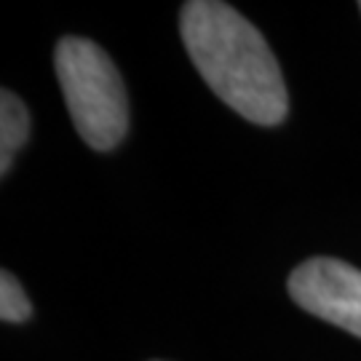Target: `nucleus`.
<instances>
[{"label":"nucleus","instance_id":"nucleus-1","mask_svg":"<svg viewBox=\"0 0 361 361\" xmlns=\"http://www.w3.org/2000/svg\"><path fill=\"white\" fill-rule=\"evenodd\" d=\"M182 40L195 70L231 110L257 126L289 113L281 67L262 32L228 3L190 0L180 13Z\"/></svg>","mask_w":361,"mask_h":361},{"label":"nucleus","instance_id":"nucleus-2","mask_svg":"<svg viewBox=\"0 0 361 361\" xmlns=\"http://www.w3.org/2000/svg\"><path fill=\"white\" fill-rule=\"evenodd\" d=\"M54 65L67 110L83 142L113 150L129 131V97L113 59L89 38L59 40Z\"/></svg>","mask_w":361,"mask_h":361},{"label":"nucleus","instance_id":"nucleus-3","mask_svg":"<svg viewBox=\"0 0 361 361\" xmlns=\"http://www.w3.org/2000/svg\"><path fill=\"white\" fill-rule=\"evenodd\" d=\"M289 297L302 310L361 337V271L335 257H313L289 276Z\"/></svg>","mask_w":361,"mask_h":361},{"label":"nucleus","instance_id":"nucleus-4","mask_svg":"<svg viewBox=\"0 0 361 361\" xmlns=\"http://www.w3.org/2000/svg\"><path fill=\"white\" fill-rule=\"evenodd\" d=\"M30 137V113L25 102L13 94L3 89L0 94V174L6 177L13 166V158L19 147Z\"/></svg>","mask_w":361,"mask_h":361},{"label":"nucleus","instance_id":"nucleus-5","mask_svg":"<svg viewBox=\"0 0 361 361\" xmlns=\"http://www.w3.org/2000/svg\"><path fill=\"white\" fill-rule=\"evenodd\" d=\"M32 316V302L27 300L19 279L11 271L0 273V319L8 324H22Z\"/></svg>","mask_w":361,"mask_h":361},{"label":"nucleus","instance_id":"nucleus-6","mask_svg":"<svg viewBox=\"0 0 361 361\" xmlns=\"http://www.w3.org/2000/svg\"><path fill=\"white\" fill-rule=\"evenodd\" d=\"M359 11H361V3H359Z\"/></svg>","mask_w":361,"mask_h":361}]
</instances>
